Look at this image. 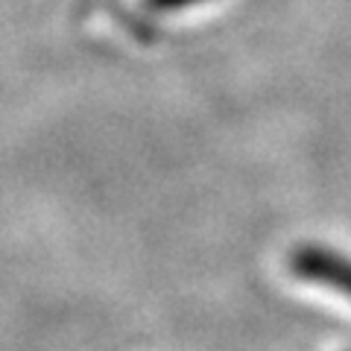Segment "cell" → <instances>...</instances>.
<instances>
[{"mask_svg": "<svg viewBox=\"0 0 351 351\" xmlns=\"http://www.w3.org/2000/svg\"><path fill=\"white\" fill-rule=\"evenodd\" d=\"M290 269L295 278L319 284L351 299V258L325 246H299L290 255Z\"/></svg>", "mask_w": 351, "mask_h": 351, "instance_id": "obj_1", "label": "cell"}, {"mask_svg": "<svg viewBox=\"0 0 351 351\" xmlns=\"http://www.w3.org/2000/svg\"><path fill=\"white\" fill-rule=\"evenodd\" d=\"M196 3H202V0H147V6L156 12H176V9H188Z\"/></svg>", "mask_w": 351, "mask_h": 351, "instance_id": "obj_2", "label": "cell"}]
</instances>
